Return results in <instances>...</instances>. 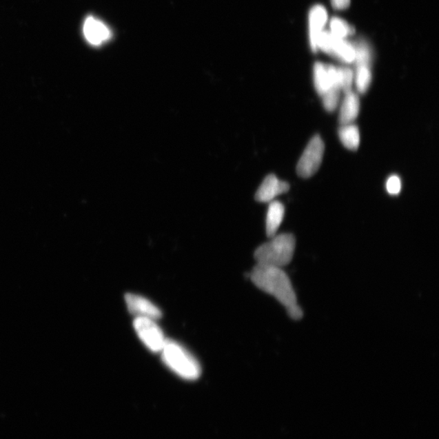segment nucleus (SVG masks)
Segmentation results:
<instances>
[{"instance_id": "nucleus-3", "label": "nucleus", "mask_w": 439, "mask_h": 439, "mask_svg": "<svg viewBox=\"0 0 439 439\" xmlns=\"http://www.w3.org/2000/svg\"><path fill=\"white\" fill-rule=\"evenodd\" d=\"M296 250V238L292 234H276L255 252L258 265L283 268L291 263Z\"/></svg>"}, {"instance_id": "nucleus-9", "label": "nucleus", "mask_w": 439, "mask_h": 439, "mask_svg": "<svg viewBox=\"0 0 439 439\" xmlns=\"http://www.w3.org/2000/svg\"><path fill=\"white\" fill-rule=\"evenodd\" d=\"M85 39L93 46H101L111 38V31L105 24L96 18L89 17L83 25Z\"/></svg>"}, {"instance_id": "nucleus-8", "label": "nucleus", "mask_w": 439, "mask_h": 439, "mask_svg": "<svg viewBox=\"0 0 439 439\" xmlns=\"http://www.w3.org/2000/svg\"><path fill=\"white\" fill-rule=\"evenodd\" d=\"M289 190V185L287 182L279 180L274 174H269L257 190L256 200L261 203H270L280 194L287 193Z\"/></svg>"}, {"instance_id": "nucleus-20", "label": "nucleus", "mask_w": 439, "mask_h": 439, "mask_svg": "<svg viewBox=\"0 0 439 439\" xmlns=\"http://www.w3.org/2000/svg\"><path fill=\"white\" fill-rule=\"evenodd\" d=\"M321 99H323L325 110L332 112L338 106L339 101H340V92L337 90H330V92L324 94Z\"/></svg>"}, {"instance_id": "nucleus-6", "label": "nucleus", "mask_w": 439, "mask_h": 439, "mask_svg": "<svg viewBox=\"0 0 439 439\" xmlns=\"http://www.w3.org/2000/svg\"><path fill=\"white\" fill-rule=\"evenodd\" d=\"M314 81L316 92L320 97L330 90L341 92L338 85V68L336 66L316 62L314 68Z\"/></svg>"}, {"instance_id": "nucleus-19", "label": "nucleus", "mask_w": 439, "mask_h": 439, "mask_svg": "<svg viewBox=\"0 0 439 439\" xmlns=\"http://www.w3.org/2000/svg\"><path fill=\"white\" fill-rule=\"evenodd\" d=\"M336 37L329 31H323L316 40V50L320 49L325 53L331 54Z\"/></svg>"}, {"instance_id": "nucleus-16", "label": "nucleus", "mask_w": 439, "mask_h": 439, "mask_svg": "<svg viewBox=\"0 0 439 439\" xmlns=\"http://www.w3.org/2000/svg\"><path fill=\"white\" fill-rule=\"evenodd\" d=\"M329 32L339 39H347L355 32L354 28L341 18L334 17L329 22Z\"/></svg>"}, {"instance_id": "nucleus-4", "label": "nucleus", "mask_w": 439, "mask_h": 439, "mask_svg": "<svg viewBox=\"0 0 439 439\" xmlns=\"http://www.w3.org/2000/svg\"><path fill=\"white\" fill-rule=\"evenodd\" d=\"M325 152L323 140L319 135H315L310 140L304 153L298 161L297 173L302 178H307L314 176L323 163Z\"/></svg>"}, {"instance_id": "nucleus-13", "label": "nucleus", "mask_w": 439, "mask_h": 439, "mask_svg": "<svg viewBox=\"0 0 439 439\" xmlns=\"http://www.w3.org/2000/svg\"><path fill=\"white\" fill-rule=\"evenodd\" d=\"M338 130V137L343 146L348 150L356 151L360 143L358 127L354 124L341 125Z\"/></svg>"}, {"instance_id": "nucleus-15", "label": "nucleus", "mask_w": 439, "mask_h": 439, "mask_svg": "<svg viewBox=\"0 0 439 439\" xmlns=\"http://www.w3.org/2000/svg\"><path fill=\"white\" fill-rule=\"evenodd\" d=\"M372 81V72L371 65H356L354 72V83L357 92L365 94L369 90Z\"/></svg>"}, {"instance_id": "nucleus-14", "label": "nucleus", "mask_w": 439, "mask_h": 439, "mask_svg": "<svg viewBox=\"0 0 439 439\" xmlns=\"http://www.w3.org/2000/svg\"><path fill=\"white\" fill-rule=\"evenodd\" d=\"M330 56L339 59V60L346 63V64H351L355 61V46L348 42L347 39L336 38Z\"/></svg>"}, {"instance_id": "nucleus-7", "label": "nucleus", "mask_w": 439, "mask_h": 439, "mask_svg": "<svg viewBox=\"0 0 439 439\" xmlns=\"http://www.w3.org/2000/svg\"><path fill=\"white\" fill-rule=\"evenodd\" d=\"M125 298L129 312L136 318H146L155 320L161 318L162 312L159 307L147 298L134 294H127Z\"/></svg>"}, {"instance_id": "nucleus-5", "label": "nucleus", "mask_w": 439, "mask_h": 439, "mask_svg": "<svg viewBox=\"0 0 439 439\" xmlns=\"http://www.w3.org/2000/svg\"><path fill=\"white\" fill-rule=\"evenodd\" d=\"M134 328L140 340L152 352H161L167 338L155 320L135 318Z\"/></svg>"}, {"instance_id": "nucleus-11", "label": "nucleus", "mask_w": 439, "mask_h": 439, "mask_svg": "<svg viewBox=\"0 0 439 439\" xmlns=\"http://www.w3.org/2000/svg\"><path fill=\"white\" fill-rule=\"evenodd\" d=\"M360 102L358 94L354 92L345 94L339 111L338 120L341 125L352 124L358 117Z\"/></svg>"}, {"instance_id": "nucleus-2", "label": "nucleus", "mask_w": 439, "mask_h": 439, "mask_svg": "<svg viewBox=\"0 0 439 439\" xmlns=\"http://www.w3.org/2000/svg\"><path fill=\"white\" fill-rule=\"evenodd\" d=\"M161 353L162 361L178 377L189 381L200 378V363L191 352L178 343L167 339Z\"/></svg>"}, {"instance_id": "nucleus-22", "label": "nucleus", "mask_w": 439, "mask_h": 439, "mask_svg": "<svg viewBox=\"0 0 439 439\" xmlns=\"http://www.w3.org/2000/svg\"><path fill=\"white\" fill-rule=\"evenodd\" d=\"M351 0H331V4L336 10H344L350 6Z\"/></svg>"}, {"instance_id": "nucleus-10", "label": "nucleus", "mask_w": 439, "mask_h": 439, "mask_svg": "<svg viewBox=\"0 0 439 439\" xmlns=\"http://www.w3.org/2000/svg\"><path fill=\"white\" fill-rule=\"evenodd\" d=\"M328 22L327 9L323 6H315L309 12V39L312 51L316 52V40Z\"/></svg>"}, {"instance_id": "nucleus-18", "label": "nucleus", "mask_w": 439, "mask_h": 439, "mask_svg": "<svg viewBox=\"0 0 439 439\" xmlns=\"http://www.w3.org/2000/svg\"><path fill=\"white\" fill-rule=\"evenodd\" d=\"M339 88L344 93L351 92L352 85L354 83V72L350 68H338Z\"/></svg>"}, {"instance_id": "nucleus-17", "label": "nucleus", "mask_w": 439, "mask_h": 439, "mask_svg": "<svg viewBox=\"0 0 439 439\" xmlns=\"http://www.w3.org/2000/svg\"><path fill=\"white\" fill-rule=\"evenodd\" d=\"M355 46L356 65H372L373 52L369 45L365 41L360 40Z\"/></svg>"}, {"instance_id": "nucleus-21", "label": "nucleus", "mask_w": 439, "mask_h": 439, "mask_svg": "<svg viewBox=\"0 0 439 439\" xmlns=\"http://www.w3.org/2000/svg\"><path fill=\"white\" fill-rule=\"evenodd\" d=\"M387 191L392 196H396L401 192V179L397 175H392L387 181Z\"/></svg>"}, {"instance_id": "nucleus-12", "label": "nucleus", "mask_w": 439, "mask_h": 439, "mask_svg": "<svg viewBox=\"0 0 439 439\" xmlns=\"http://www.w3.org/2000/svg\"><path fill=\"white\" fill-rule=\"evenodd\" d=\"M285 215V207L279 201H272L269 203L266 216L267 236L272 238L277 234L280 224L283 223Z\"/></svg>"}, {"instance_id": "nucleus-1", "label": "nucleus", "mask_w": 439, "mask_h": 439, "mask_svg": "<svg viewBox=\"0 0 439 439\" xmlns=\"http://www.w3.org/2000/svg\"><path fill=\"white\" fill-rule=\"evenodd\" d=\"M250 278L256 287L274 296L286 307L289 318L293 320L303 318L304 312L298 305L295 289L283 268L257 264L252 271Z\"/></svg>"}]
</instances>
